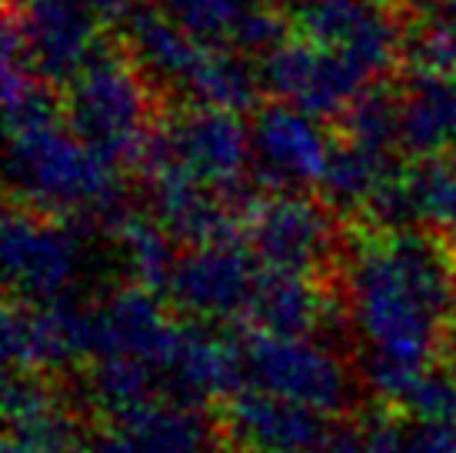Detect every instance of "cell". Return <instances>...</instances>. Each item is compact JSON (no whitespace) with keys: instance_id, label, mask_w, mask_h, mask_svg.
<instances>
[{"instance_id":"obj_22","label":"cell","mask_w":456,"mask_h":453,"mask_svg":"<svg viewBox=\"0 0 456 453\" xmlns=\"http://www.w3.org/2000/svg\"><path fill=\"white\" fill-rule=\"evenodd\" d=\"M4 416H7V437L30 443L44 453H74L80 443L74 414L34 370H11L4 393Z\"/></svg>"},{"instance_id":"obj_4","label":"cell","mask_w":456,"mask_h":453,"mask_svg":"<svg viewBox=\"0 0 456 453\" xmlns=\"http://www.w3.org/2000/svg\"><path fill=\"white\" fill-rule=\"evenodd\" d=\"M64 117L94 151L110 161H140L153 130L147 74L134 57L101 51L67 80Z\"/></svg>"},{"instance_id":"obj_6","label":"cell","mask_w":456,"mask_h":453,"mask_svg":"<svg viewBox=\"0 0 456 453\" xmlns=\"http://www.w3.org/2000/svg\"><path fill=\"white\" fill-rule=\"evenodd\" d=\"M140 164L147 174H183L237 201L243 177L254 170L250 127L240 124V111L191 103L153 124Z\"/></svg>"},{"instance_id":"obj_17","label":"cell","mask_w":456,"mask_h":453,"mask_svg":"<svg viewBox=\"0 0 456 453\" xmlns=\"http://www.w3.org/2000/svg\"><path fill=\"white\" fill-rule=\"evenodd\" d=\"M157 377L167 397L187 403H214L237 393L247 380L243 367V343H233L224 334H214L210 324L191 320L187 327L177 324V334L167 347Z\"/></svg>"},{"instance_id":"obj_12","label":"cell","mask_w":456,"mask_h":453,"mask_svg":"<svg viewBox=\"0 0 456 453\" xmlns=\"http://www.w3.org/2000/svg\"><path fill=\"white\" fill-rule=\"evenodd\" d=\"M333 144L320 130V117L287 101L264 107L250 124V161L270 190L320 187Z\"/></svg>"},{"instance_id":"obj_11","label":"cell","mask_w":456,"mask_h":453,"mask_svg":"<svg viewBox=\"0 0 456 453\" xmlns=\"http://www.w3.org/2000/svg\"><path fill=\"white\" fill-rule=\"evenodd\" d=\"M373 77L320 40L293 30L266 51L264 87L314 117H343Z\"/></svg>"},{"instance_id":"obj_7","label":"cell","mask_w":456,"mask_h":453,"mask_svg":"<svg viewBox=\"0 0 456 453\" xmlns=\"http://www.w3.org/2000/svg\"><path fill=\"white\" fill-rule=\"evenodd\" d=\"M247 383L323 416L343 414L356 400V377L340 353L317 337H287L256 330L243 340Z\"/></svg>"},{"instance_id":"obj_31","label":"cell","mask_w":456,"mask_h":453,"mask_svg":"<svg viewBox=\"0 0 456 453\" xmlns=\"http://www.w3.org/2000/svg\"><path fill=\"white\" fill-rule=\"evenodd\" d=\"M433 17H436L450 34H456V0H440L436 11H433Z\"/></svg>"},{"instance_id":"obj_19","label":"cell","mask_w":456,"mask_h":453,"mask_svg":"<svg viewBox=\"0 0 456 453\" xmlns=\"http://www.w3.org/2000/svg\"><path fill=\"white\" fill-rule=\"evenodd\" d=\"M151 190V214L177 243H210V240L233 237V224L240 214V201H233L220 190L207 187L200 180L183 174H147ZM243 217V214H240Z\"/></svg>"},{"instance_id":"obj_14","label":"cell","mask_w":456,"mask_h":453,"mask_svg":"<svg viewBox=\"0 0 456 453\" xmlns=\"http://www.w3.org/2000/svg\"><path fill=\"white\" fill-rule=\"evenodd\" d=\"M293 30L340 51L370 77L390 70L406 40L387 0H304L293 13Z\"/></svg>"},{"instance_id":"obj_8","label":"cell","mask_w":456,"mask_h":453,"mask_svg":"<svg viewBox=\"0 0 456 453\" xmlns=\"http://www.w3.org/2000/svg\"><path fill=\"white\" fill-rule=\"evenodd\" d=\"M247 243L270 270L314 274L340 257V226L327 201L320 203L304 190H273L243 210Z\"/></svg>"},{"instance_id":"obj_26","label":"cell","mask_w":456,"mask_h":453,"mask_svg":"<svg viewBox=\"0 0 456 453\" xmlns=\"http://www.w3.org/2000/svg\"><path fill=\"white\" fill-rule=\"evenodd\" d=\"M157 391H164L157 370L137 357H94L84 374V400L107 420L151 403Z\"/></svg>"},{"instance_id":"obj_32","label":"cell","mask_w":456,"mask_h":453,"mask_svg":"<svg viewBox=\"0 0 456 453\" xmlns=\"http://www.w3.org/2000/svg\"><path fill=\"white\" fill-rule=\"evenodd\" d=\"M4 453H44V450H37V447H30V443H24V441H13V437H7V443H4Z\"/></svg>"},{"instance_id":"obj_18","label":"cell","mask_w":456,"mask_h":453,"mask_svg":"<svg viewBox=\"0 0 456 453\" xmlns=\"http://www.w3.org/2000/svg\"><path fill=\"white\" fill-rule=\"evenodd\" d=\"M224 430L247 453H314L327 437L323 414L254 383L227 397Z\"/></svg>"},{"instance_id":"obj_9","label":"cell","mask_w":456,"mask_h":453,"mask_svg":"<svg viewBox=\"0 0 456 453\" xmlns=\"http://www.w3.org/2000/svg\"><path fill=\"white\" fill-rule=\"evenodd\" d=\"M84 274V243L64 217L13 207L4 217V277L27 303L67 301Z\"/></svg>"},{"instance_id":"obj_25","label":"cell","mask_w":456,"mask_h":453,"mask_svg":"<svg viewBox=\"0 0 456 453\" xmlns=\"http://www.w3.org/2000/svg\"><path fill=\"white\" fill-rule=\"evenodd\" d=\"M396 174L393 151L346 137L343 144H333L320 190L337 214H370Z\"/></svg>"},{"instance_id":"obj_23","label":"cell","mask_w":456,"mask_h":453,"mask_svg":"<svg viewBox=\"0 0 456 453\" xmlns=\"http://www.w3.org/2000/svg\"><path fill=\"white\" fill-rule=\"evenodd\" d=\"M250 320L256 330L287 334V337H314L333 320V301L320 290L314 274L270 270L264 267L254 293Z\"/></svg>"},{"instance_id":"obj_1","label":"cell","mask_w":456,"mask_h":453,"mask_svg":"<svg viewBox=\"0 0 456 453\" xmlns=\"http://www.w3.org/2000/svg\"><path fill=\"white\" fill-rule=\"evenodd\" d=\"M343 314L360 343V380L403 403L456 324V257L430 226H377L343 251Z\"/></svg>"},{"instance_id":"obj_2","label":"cell","mask_w":456,"mask_h":453,"mask_svg":"<svg viewBox=\"0 0 456 453\" xmlns=\"http://www.w3.org/2000/svg\"><path fill=\"white\" fill-rule=\"evenodd\" d=\"M7 97V180L13 197L40 214L64 220H117L124 214V180L120 164L94 151L67 124L64 107H57L47 84L4 67Z\"/></svg>"},{"instance_id":"obj_5","label":"cell","mask_w":456,"mask_h":453,"mask_svg":"<svg viewBox=\"0 0 456 453\" xmlns=\"http://www.w3.org/2000/svg\"><path fill=\"white\" fill-rule=\"evenodd\" d=\"M130 11V0H27L20 21L7 27L4 61L44 84H67L103 51L107 24Z\"/></svg>"},{"instance_id":"obj_33","label":"cell","mask_w":456,"mask_h":453,"mask_svg":"<svg viewBox=\"0 0 456 453\" xmlns=\"http://www.w3.org/2000/svg\"><path fill=\"white\" fill-rule=\"evenodd\" d=\"M450 347H453V353H456V324H453V334H450Z\"/></svg>"},{"instance_id":"obj_28","label":"cell","mask_w":456,"mask_h":453,"mask_svg":"<svg viewBox=\"0 0 456 453\" xmlns=\"http://www.w3.org/2000/svg\"><path fill=\"white\" fill-rule=\"evenodd\" d=\"M370 441L377 453H456V420H373Z\"/></svg>"},{"instance_id":"obj_27","label":"cell","mask_w":456,"mask_h":453,"mask_svg":"<svg viewBox=\"0 0 456 453\" xmlns=\"http://www.w3.org/2000/svg\"><path fill=\"white\" fill-rule=\"evenodd\" d=\"M114 224V247L124 270L130 274L134 284L164 293L167 277L174 270V237L167 234L164 226L157 224V217L147 214H124L110 220Z\"/></svg>"},{"instance_id":"obj_15","label":"cell","mask_w":456,"mask_h":453,"mask_svg":"<svg viewBox=\"0 0 456 453\" xmlns=\"http://www.w3.org/2000/svg\"><path fill=\"white\" fill-rule=\"evenodd\" d=\"M90 357L87 307L67 301L27 303L11 297L4 310V360L11 370H64Z\"/></svg>"},{"instance_id":"obj_16","label":"cell","mask_w":456,"mask_h":453,"mask_svg":"<svg viewBox=\"0 0 456 453\" xmlns=\"http://www.w3.org/2000/svg\"><path fill=\"white\" fill-rule=\"evenodd\" d=\"M177 324L167 317L157 290L134 284L87 307V347L94 357H137L153 370L164 360Z\"/></svg>"},{"instance_id":"obj_20","label":"cell","mask_w":456,"mask_h":453,"mask_svg":"<svg viewBox=\"0 0 456 453\" xmlns=\"http://www.w3.org/2000/svg\"><path fill=\"white\" fill-rule=\"evenodd\" d=\"M370 217H377L380 226L456 230V157L433 153L417 167L400 170Z\"/></svg>"},{"instance_id":"obj_29","label":"cell","mask_w":456,"mask_h":453,"mask_svg":"<svg viewBox=\"0 0 456 453\" xmlns=\"http://www.w3.org/2000/svg\"><path fill=\"white\" fill-rule=\"evenodd\" d=\"M400 407L410 416H423V420H456V374H446L436 367L427 370Z\"/></svg>"},{"instance_id":"obj_13","label":"cell","mask_w":456,"mask_h":453,"mask_svg":"<svg viewBox=\"0 0 456 453\" xmlns=\"http://www.w3.org/2000/svg\"><path fill=\"white\" fill-rule=\"evenodd\" d=\"M74 453H220V430L200 403L153 397L84 433Z\"/></svg>"},{"instance_id":"obj_21","label":"cell","mask_w":456,"mask_h":453,"mask_svg":"<svg viewBox=\"0 0 456 453\" xmlns=\"http://www.w3.org/2000/svg\"><path fill=\"white\" fill-rule=\"evenodd\" d=\"M157 7L187 34L233 51H273L283 24L260 0H157Z\"/></svg>"},{"instance_id":"obj_10","label":"cell","mask_w":456,"mask_h":453,"mask_svg":"<svg viewBox=\"0 0 456 453\" xmlns=\"http://www.w3.org/2000/svg\"><path fill=\"white\" fill-rule=\"evenodd\" d=\"M260 267L264 264L256 260L250 243L233 237L193 243L174 260L164 293L191 320L233 324L240 317H250L256 284L264 274Z\"/></svg>"},{"instance_id":"obj_24","label":"cell","mask_w":456,"mask_h":453,"mask_svg":"<svg viewBox=\"0 0 456 453\" xmlns=\"http://www.w3.org/2000/svg\"><path fill=\"white\" fill-rule=\"evenodd\" d=\"M400 147L417 157L456 151V70H413V80L400 94Z\"/></svg>"},{"instance_id":"obj_30","label":"cell","mask_w":456,"mask_h":453,"mask_svg":"<svg viewBox=\"0 0 456 453\" xmlns=\"http://www.w3.org/2000/svg\"><path fill=\"white\" fill-rule=\"evenodd\" d=\"M314 453H377V447L370 441L367 427H337L327 430V437L320 441V447Z\"/></svg>"},{"instance_id":"obj_3","label":"cell","mask_w":456,"mask_h":453,"mask_svg":"<svg viewBox=\"0 0 456 453\" xmlns=\"http://www.w3.org/2000/svg\"><path fill=\"white\" fill-rule=\"evenodd\" d=\"M130 21V57L153 84L174 90L191 103H214L230 111H247L254 103L260 80L240 51L187 34L164 11L134 7Z\"/></svg>"}]
</instances>
